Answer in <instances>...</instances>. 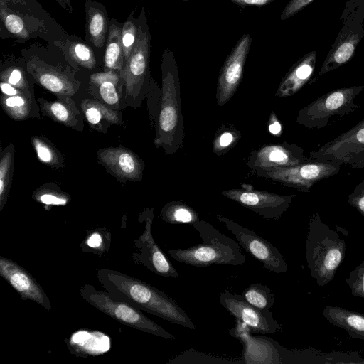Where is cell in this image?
<instances>
[{
  "label": "cell",
  "instance_id": "obj_9",
  "mask_svg": "<svg viewBox=\"0 0 364 364\" xmlns=\"http://www.w3.org/2000/svg\"><path fill=\"white\" fill-rule=\"evenodd\" d=\"M151 42V36L148 20L145 9L142 7L138 16L136 42L120 73L126 93L134 99L149 83Z\"/></svg>",
  "mask_w": 364,
  "mask_h": 364
},
{
  "label": "cell",
  "instance_id": "obj_32",
  "mask_svg": "<svg viewBox=\"0 0 364 364\" xmlns=\"http://www.w3.org/2000/svg\"><path fill=\"white\" fill-rule=\"evenodd\" d=\"M42 107L48 116L60 123L73 127L76 122L72 108L63 102L43 101Z\"/></svg>",
  "mask_w": 364,
  "mask_h": 364
},
{
  "label": "cell",
  "instance_id": "obj_5",
  "mask_svg": "<svg viewBox=\"0 0 364 364\" xmlns=\"http://www.w3.org/2000/svg\"><path fill=\"white\" fill-rule=\"evenodd\" d=\"M306 259L311 276L318 286L329 283L343 262L346 244L338 232L315 213L309 219L306 240Z\"/></svg>",
  "mask_w": 364,
  "mask_h": 364
},
{
  "label": "cell",
  "instance_id": "obj_36",
  "mask_svg": "<svg viewBox=\"0 0 364 364\" xmlns=\"http://www.w3.org/2000/svg\"><path fill=\"white\" fill-rule=\"evenodd\" d=\"M346 283L353 296L364 299V260L349 272Z\"/></svg>",
  "mask_w": 364,
  "mask_h": 364
},
{
  "label": "cell",
  "instance_id": "obj_48",
  "mask_svg": "<svg viewBox=\"0 0 364 364\" xmlns=\"http://www.w3.org/2000/svg\"><path fill=\"white\" fill-rule=\"evenodd\" d=\"M188 0H182L183 2H187Z\"/></svg>",
  "mask_w": 364,
  "mask_h": 364
},
{
  "label": "cell",
  "instance_id": "obj_30",
  "mask_svg": "<svg viewBox=\"0 0 364 364\" xmlns=\"http://www.w3.org/2000/svg\"><path fill=\"white\" fill-rule=\"evenodd\" d=\"M82 109L87 120L92 125L97 126L102 120L112 124H118L119 122V116L116 112L99 102L85 100L82 102Z\"/></svg>",
  "mask_w": 364,
  "mask_h": 364
},
{
  "label": "cell",
  "instance_id": "obj_45",
  "mask_svg": "<svg viewBox=\"0 0 364 364\" xmlns=\"http://www.w3.org/2000/svg\"><path fill=\"white\" fill-rule=\"evenodd\" d=\"M64 10L68 13L72 14L73 8L71 4V0H55Z\"/></svg>",
  "mask_w": 364,
  "mask_h": 364
},
{
  "label": "cell",
  "instance_id": "obj_13",
  "mask_svg": "<svg viewBox=\"0 0 364 364\" xmlns=\"http://www.w3.org/2000/svg\"><path fill=\"white\" fill-rule=\"evenodd\" d=\"M153 208H146L139 215V220L144 223V230L134 240L137 252L132 253L134 261L161 277H177L179 273L155 242L151 232Z\"/></svg>",
  "mask_w": 364,
  "mask_h": 364
},
{
  "label": "cell",
  "instance_id": "obj_29",
  "mask_svg": "<svg viewBox=\"0 0 364 364\" xmlns=\"http://www.w3.org/2000/svg\"><path fill=\"white\" fill-rule=\"evenodd\" d=\"M241 295L249 304L262 310H270L275 302L272 290L261 283L250 284Z\"/></svg>",
  "mask_w": 364,
  "mask_h": 364
},
{
  "label": "cell",
  "instance_id": "obj_27",
  "mask_svg": "<svg viewBox=\"0 0 364 364\" xmlns=\"http://www.w3.org/2000/svg\"><path fill=\"white\" fill-rule=\"evenodd\" d=\"M122 80L121 73L114 70L94 73L90 76V84L97 88L102 99L109 105L118 102L117 86Z\"/></svg>",
  "mask_w": 364,
  "mask_h": 364
},
{
  "label": "cell",
  "instance_id": "obj_40",
  "mask_svg": "<svg viewBox=\"0 0 364 364\" xmlns=\"http://www.w3.org/2000/svg\"><path fill=\"white\" fill-rule=\"evenodd\" d=\"M348 203L364 217V178L348 196Z\"/></svg>",
  "mask_w": 364,
  "mask_h": 364
},
{
  "label": "cell",
  "instance_id": "obj_39",
  "mask_svg": "<svg viewBox=\"0 0 364 364\" xmlns=\"http://www.w3.org/2000/svg\"><path fill=\"white\" fill-rule=\"evenodd\" d=\"M108 239H110V234L107 232H103L102 230H92L87 235L85 241V245L90 248L97 250L103 253L108 250Z\"/></svg>",
  "mask_w": 364,
  "mask_h": 364
},
{
  "label": "cell",
  "instance_id": "obj_24",
  "mask_svg": "<svg viewBox=\"0 0 364 364\" xmlns=\"http://www.w3.org/2000/svg\"><path fill=\"white\" fill-rule=\"evenodd\" d=\"M317 53L311 50L297 60L282 78L276 95L289 97L301 90L313 75Z\"/></svg>",
  "mask_w": 364,
  "mask_h": 364
},
{
  "label": "cell",
  "instance_id": "obj_46",
  "mask_svg": "<svg viewBox=\"0 0 364 364\" xmlns=\"http://www.w3.org/2000/svg\"><path fill=\"white\" fill-rule=\"evenodd\" d=\"M269 130L272 134L277 135V134H280V132L282 131L281 124L277 119H274L272 122V123L269 124Z\"/></svg>",
  "mask_w": 364,
  "mask_h": 364
},
{
  "label": "cell",
  "instance_id": "obj_15",
  "mask_svg": "<svg viewBox=\"0 0 364 364\" xmlns=\"http://www.w3.org/2000/svg\"><path fill=\"white\" fill-rule=\"evenodd\" d=\"M222 306L236 319L245 323L251 333H272L282 330L270 310H262L249 304L242 295L226 291L219 296Z\"/></svg>",
  "mask_w": 364,
  "mask_h": 364
},
{
  "label": "cell",
  "instance_id": "obj_35",
  "mask_svg": "<svg viewBox=\"0 0 364 364\" xmlns=\"http://www.w3.org/2000/svg\"><path fill=\"white\" fill-rule=\"evenodd\" d=\"M13 151L5 152L0 161V210L4 208L12 175Z\"/></svg>",
  "mask_w": 364,
  "mask_h": 364
},
{
  "label": "cell",
  "instance_id": "obj_42",
  "mask_svg": "<svg viewBox=\"0 0 364 364\" xmlns=\"http://www.w3.org/2000/svg\"><path fill=\"white\" fill-rule=\"evenodd\" d=\"M232 3L236 4L240 9H243L247 6L262 7L267 6L276 0H230Z\"/></svg>",
  "mask_w": 364,
  "mask_h": 364
},
{
  "label": "cell",
  "instance_id": "obj_6",
  "mask_svg": "<svg viewBox=\"0 0 364 364\" xmlns=\"http://www.w3.org/2000/svg\"><path fill=\"white\" fill-rule=\"evenodd\" d=\"M193 226L200 235L203 242L187 249L169 250L168 253L172 258L197 267H205L213 264L233 266L244 264L245 257L235 240L204 220H198Z\"/></svg>",
  "mask_w": 364,
  "mask_h": 364
},
{
  "label": "cell",
  "instance_id": "obj_14",
  "mask_svg": "<svg viewBox=\"0 0 364 364\" xmlns=\"http://www.w3.org/2000/svg\"><path fill=\"white\" fill-rule=\"evenodd\" d=\"M252 37L245 33L237 41L225 60L218 80V105L226 104L237 91L242 79L244 66L251 47Z\"/></svg>",
  "mask_w": 364,
  "mask_h": 364
},
{
  "label": "cell",
  "instance_id": "obj_18",
  "mask_svg": "<svg viewBox=\"0 0 364 364\" xmlns=\"http://www.w3.org/2000/svg\"><path fill=\"white\" fill-rule=\"evenodd\" d=\"M0 275L18 292L22 299L33 301L48 311H51V303L41 286L18 264L1 256Z\"/></svg>",
  "mask_w": 364,
  "mask_h": 364
},
{
  "label": "cell",
  "instance_id": "obj_22",
  "mask_svg": "<svg viewBox=\"0 0 364 364\" xmlns=\"http://www.w3.org/2000/svg\"><path fill=\"white\" fill-rule=\"evenodd\" d=\"M98 158L101 163L119 178L140 180L144 168L143 161L132 151L122 147L100 149Z\"/></svg>",
  "mask_w": 364,
  "mask_h": 364
},
{
  "label": "cell",
  "instance_id": "obj_21",
  "mask_svg": "<svg viewBox=\"0 0 364 364\" xmlns=\"http://www.w3.org/2000/svg\"><path fill=\"white\" fill-rule=\"evenodd\" d=\"M84 9L85 39L103 62L110 19L107 9L102 3L95 0H86Z\"/></svg>",
  "mask_w": 364,
  "mask_h": 364
},
{
  "label": "cell",
  "instance_id": "obj_20",
  "mask_svg": "<svg viewBox=\"0 0 364 364\" xmlns=\"http://www.w3.org/2000/svg\"><path fill=\"white\" fill-rule=\"evenodd\" d=\"M364 35L360 23H348L341 30L319 71V75L332 71L349 61Z\"/></svg>",
  "mask_w": 364,
  "mask_h": 364
},
{
  "label": "cell",
  "instance_id": "obj_26",
  "mask_svg": "<svg viewBox=\"0 0 364 364\" xmlns=\"http://www.w3.org/2000/svg\"><path fill=\"white\" fill-rule=\"evenodd\" d=\"M122 23L114 18L109 19L107 38L104 54V70L121 73L124 64L122 43Z\"/></svg>",
  "mask_w": 364,
  "mask_h": 364
},
{
  "label": "cell",
  "instance_id": "obj_10",
  "mask_svg": "<svg viewBox=\"0 0 364 364\" xmlns=\"http://www.w3.org/2000/svg\"><path fill=\"white\" fill-rule=\"evenodd\" d=\"M341 164L334 161L309 162L292 166L254 169L259 176L269 178L284 186L308 192L318 181L337 174Z\"/></svg>",
  "mask_w": 364,
  "mask_h": 364
},
{
  "label": "cell",
  "instance_id": "obj_4",
  "mask_svg": "<svg viewBox=\"0 0 364 364\" xmlns=\"http://www.w3.org/2000/svg\"><path fill=\"white\" fill-rule=\"evenodd\" d=\"M26 70L46 90L60 95H73L80 81L78 71L66 60L62 50L53 43H33L21 50Z\"/></svg>",
  "mask_w": 364,
  "mask_h": 364
},
{
  "label": "cell",
  "instance_id": "obj_41",
  "mask_svg": "<svg viewBox=\"0 0 364 364\" xmlns=\"http://www.w3.org/2000/svg\"><path fill=\"white\" fill-rule=\"evenodd\" d=\"M314 0H289L281 14L280 19L286 20L303 10Z\"/></svg>",
  "mask_w": 364,
  "mask_h": 364
},
{
  "label": "cell",
  "instance_id": "obj_38",
  "mask_svg": "<svg viewBox=\"0 0 364 364\" xmlns=\"http://www.w3.org/2000/svg\"><path fill=\"white\" fill-rule=\"evenodd\" d=\"M32 141L37 156L41 162L50 166H54L58 163V156L50 145L36 136L33 138Z\"/></svg>",
  "mask_w": 364,
  "mask_h": 364
},
{
  "label": "cell",
  "instance_id": "obj_34",
  "mask_svg": "<svg viewBox=\"0 0 364 364\" xmlns=\"http://www.w3.org/2000/svg\"><path fill=\"white\" fill-rule=\"evenodd\" d=\"M1 105L5 112L16 120L24 119L29 112L28 100L21 94L14 96H2Z\"/></svg>",
  "mask_w": 364,
  "mask_h": 364
},
{
  "label": "cell",
  "instance_id": "obj_3",
  "mask_svg": "<svg viewBox=\"0 0 364 364\" xmlns=\"http://www.w3.org/2000/svg\"><path fill=\"white\" fill-rule=\"evenodd\" d=\"M162 95L158 129L154 143L166 154L176 153L182 146L184 124L181 114L179 73L172 50L166 48L162 55Z\"/></svg>",
  "mask_w": 364,
  "mask_h": 364
},
{
  "label": "cell",
  "instance_id": "obj_12",
  "mask_svg": "<svg viewBox=\"0 0 364 364\" xmlns=\"http://www.w3.org/2000/svg\"><path fill=\"white\" fill-rule=\"evenodd\" d=\"M217 218L225 225L246 252L262 263L264 269L277 274L287 272L283 255L272 244L225 216L217 215Z\"/></svg>",
  "mask_w": 364,
  "mask_h": 364
},
{
  "label": "cell",
  "instance_id": "obj_49",
  "mask_svg": "<svg viewBox=\"0 0 364 364\" xmlns=\"http://www.w3.org/2000/svg\"><path fill=\"white\" fill-rule=\"evenodd\" d=\"M149 1H153L154 0H149Z\"/></svg>",
  "mask_w": 364,
  "mask_h": 364
},
{
  "label": "cell",
  "instance_id": "obj_1",
  "mask_svg": "<svg viewBox=\"0 0 364 364\" xmlns=\"http://www.w3.org/2000/svg\"><path fill=\"white\" fill-rule=\"evenodd\" d=\"M96 276L113 299L127 302L171 323L196 329L191 318L174 300L149 284L107 268L97 269Z\"/></svg>",
  "mask_w": 364,
  "mask_h": 364
},
{
  "label": "cell",
  "instance_id": "obj_17",
  "mask_svg": "<svg viewBox=\"0 0 364 364\" xmlns=\"http://www.w3.org/2000/svg\"><path fill=\"white\" fill-rule=\"evenodd\" d=\"M229 333L243 345L242 362L245 363H282L278 343L265 336H251L250 328L236 319L235 326Z\"/></svg>",
  "mask_w": 364,
  "mask_h": 364
},
{
  "label": "cell",
  "instance_id": "obj_37",
  "mask_svg": "<svg viewBox=\"0 0 364 364\" xmlns=\"http://www.w3.org/2000/svg\"><path fill=\"white\" fill-rule=\"evenodd\" d=\"M34 198L46 205H65L69 200L68 196L63 193L48 188L37 191Z\"/></svg>",
  "mask_w": 364,
  "mask_h": 364
},
{
  "label": "cell",
  "instance_id": "obj_47",
  "mask_svg": "<svg viewBox=\"0 0 364 364\" xmlns=\"http://www.w3.org/2000/svg\"><path fill=\"white\" fill-rule=\"evenodd\" d=\"M363 126H364V119L363 120H361L360 122H358V124H356L354 127H363Z\"/></svg>",
  "mask_w": 364,
  "mask_h": 364
},
{
  "label": "cell",
  "instance_id": "obj_11",
  "mask_svg": "<svg viewBox=\"0 0 364 364\" xmlns=\"http://www.w3.org/2000/svg\"><path fill=\"white\" fill-rule=\"evenodd\" d=\"M318 161H334L353 168H364V126L352 127L309 154Z\"/></svg>",
  "mask_w": 364,
  "mask_h": 364
},
{
  "label": "cell",
  "instance_id": "obj_8",
  "mask_svg": "<svg viewBox=\"0 0 364 364\" xmlns=\"http://www.w3.org/2000/svg\"><path fill=\"white\" fill-rule=\"evenodd\" d=\"M363 85L338 88L331 91L302 108L296 122L309 129H321L333 118H341L355 112L358 107L356 97Z\"/></svg>",
  "mask_w": 364,
  "mask_h": 364
},
{
  "label": "cell",
  "instance_id": "obj_2",
  "mask_svg": "<svg viewBox=\"0 0 364 364\" xmlns=\"http://www.w3.org/2000/svg\"><path fill=\"white\" fill-rule=\"evenodd\" d=\"M68 33L36 0H0V38L51 43Z\"/></svg>",
  "mask_w": 364,
  "mask_h": 364
},
{
  "label": "cell",
  "instance_id": "obj_16",
  "mask_svg": "<svg viewBox=\"0 0 364 364\" xmlns=\"http://www.w3.org/2000/svg\"><path fill=\"white\" fill-rule=\"evenodd\" d=\"M222 194L266 219H279L286 212L295 195L281 196L247 188L223 191Z\"/></svg>",
  "mask_w": 364,
  "mask_h": 364
},
{
  "label": "cell",
  "instance_id": "obj_31",
  "mask_svg": "<svg viewBox=\"0 0 364 364\" xmlns=\"http://www.w3.org/2000/svg\"><path fill=\"white\" fill-rule=\"evenodd\" d=\"M135 13L136 9L129 14L124 23H122V43L124 63L131 55L137 39L138 16H136Z\"/></svg>",
  "mask_w": 364,
  "mask_h": 364
},
{
  "label": "cell",
  "instance_id": "obj_44",
  "mask_svg": "<svg viewBox=\"0 0 364 364\" xmlns=\"http://www.w3.org/2000/svg\"><path fill=\"white\" fill-rule=\"evenodd\" d=\"M233 141V136L230 132L223 133L218 140V145L222 148L229 146Z\"/></svg>",
  "mask_w": 364,
  "mask_h": 364
},
{
  "label": "cell",
  "instance_id": "obj_28",
  "mask_svg": "<svg viewBox=\"0 0 364 364\" xmlns=\"http://www.w3.org/2000/svg\"><path fill=\"white\" fill-rule=\"evenodd\" d=\"M161 219L171 224H193L199 220L198 214L187 205L178 201L166 204L160 213Z\"/></svg>",
  "mask_w": 364,
  "mask_h": 364
},
{
  "label": "cell",
  "instance_id": "obj_7",
  "mask_svg": "<svg viewBox=\"0 0 364 364\" xmlns=\"http://www.w3.org/2000/svg\"><path fill=\"white\" fill-rule=\"evenodd\" d=\"M80 296L90 305L118 322L166 339L174 336L146 316L140 309L121 301L113 299L107 291L85 284L79 289Z\"/></svg>",
  "mask_w": 364,
  "mask_h": 364
},
{
  "label": "cell",
  "instance_id": "obj_33",
  "mask_svg": "<svg viewBox=\"0 0 364 364\" xmlns=\"http://www.w3.org/2000/svg\"><path fill=\"white\" fill-rule=\"evenodd\" d=\"M26 71H27L26 65L23 68L19 63H9L1 69V80L11 84L17 89L26 90L28 85Z\"/></svg>",
  "mask_w": 364,
  "mask_h": 364
},
{
  "label": "cell",
  "instance_id": "obj_25",
  "mask_svg": "<svg viewBox=\"0 0 364 364\" xmlns=\"http://www.w3.org/2000/svg\"><path fill=\"white\" fill-rule=\"evenodd\" d=\"M323 315L331 324L344 329L350 337L364 341V314L343 307L326 306Z\"/></svg>",
  "mask_w": 364,
  "mask_h": 364
},
{
  "label": "cell",
  "instance_id": "obj_19",
  "mask_svg": "<svg viewBox=\"0 0 364 364\" xmlns=\"http://www.w3.org/2000/svg\"><path fill=\"white\" fill-rule=\"evenodd\" d=\"M302 148L295 144L267 145L255 151L250 156L247 165L250 168H269L292 166L309 162Z\"/></svg>",
  "mask_w": 364,
  "mask_h": 364
},
{
  "label": "cell",
  "instance_id": "obj_23",
  "mask_svg": "<svg viewBox=\"0 0 364 364\" xmlns=\"http://www.w3.org/2000/svg\"><path fill=\"white\" fill-rule=\"evenodd\" d=\"M53 43L62 50L68 63L77 70H93L98 66L99 60H101L85 39L75 35L68 34Z\"/></svg>",
  "mask_w": 364,
  "mask_h": 364
},
{
  "label": "cell",
  "instance_id": "obj_43",
  "mask_svg": "<svg viewBox=\"0 0 364 364\" xmlns=\"http://www.w3.org/2000/svg\"><path fill=\"white\" fill-rule=\"evenodd\" d=\"M1 92L8 96H14L20 94V90L16 89L14 86L11 84L1 81L0 83Z\"/></svg>",
  "mask_w": 364,
  "mask_h": 364
}]
</instances>
